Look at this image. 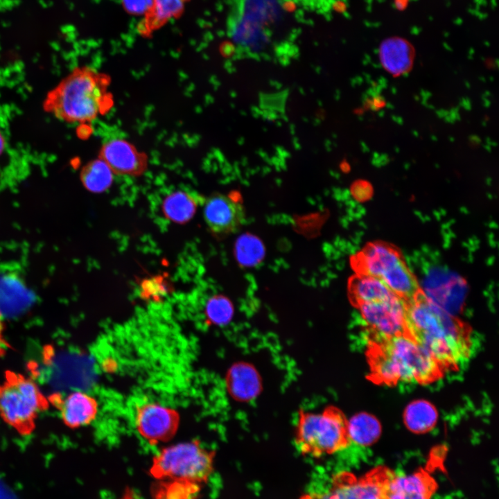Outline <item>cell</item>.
<instances>
[{
	"mask_svg": "<svg viewBox=\"0 0 499 499\" xmlns=\"http://www.w3.org/2000/svg\"><path fill=\"white\" fill-rule=\"evenodd\" d=\"M407 303L405 333L441 367H455L471 353L465 329L427 297L417 294Z\"/></svg>",
	"mask_w": 499,
	"mask_h": 499,
	"instance_id": "1",
	"label": "cell"
},
{
	"mask_svg": "<svg viewBox=\"0 0 499 499\" xmlns=\"http://www.w3.org/2000/svg\"><path fill=\"white\" fill-rule=\"evenodd\" d=\"M227 35L241 52L263 53L275 36L290 28L294 0H229Z\"/></svg>",
	"mask_w": 499,
	"mask_h": 499,
	"instance_id": "2",
	"label": "cell"
},
{
	"mask_svg": "<svg viewBox=\"0 0 499 499\" xmlns=\"http://www.w3.org/2000/svg\"><path fill=\"white\" fill-rule=\"evenodd\" d=\"M110 85L106 74L90 67H77L49 92L44 109L67 123H89L112 107Z\"/></svg>",
	"mask_w": 499,
	"mask_h": 499,
	"instance_id": "3",
	"label": "cell"
},
{
	"mask_svg": "<svg viewBox=\"0 0 499 499\" xmlns=\"http://www.w3.org/2000/svg\"><path fill=\"white\" fill-rule=\"evenodd\" d=\"M370 365L373 378L385 384L429 383L441 367L406 333L373 345Z\"/></svg>",
	"mask_w": 499,
	"mask_h": 499,
	"instance_id": "4",
	"label": "cell"
},
{
	"mask_svg": "<svg viewBox=\"0 0 499 499\" xmlns=\"http://www.w3.org/2000/svg\"><path fill=\"white\" fill-rule=\"evenodd\" d=\"M295 443L301 454L313 457L341 451L351 444L347 420L340 410L333 406L326 407L320 413L300 411Z\"/></svg>",
	"mask_w": 499,
	"mask_h": 499,
	"instance_id": "5",
	"label": "cell"
},
{
	"mask_svg": "<svg viewBox=\"0 0 499 499\" xmlns=\"http://www.w3.org/2000/svg\"><path fill=\"white\" fill-rule=\"evenodd\" d=\"M215 452L191 440L162 448L152 459L150 473L157 480L184 481L200 485L213 470Z\"/></svg>",
	"mask_w": 499,
	"mask_h": 499,
	"instance_id": "6",
	"label": "cell"
},
{
	"mask_svg": "<svg viewBox=\"0 0 499 499\" xmlns=\"http://www.w3.org/2000/svg\"><path fill=\"white\" fill-rule=\"evenodd\" d=\"M49 406L35 383L13 371H6L0 383V417L22 435L30 433L39 414Z\"/></svg>",
	"mask_w": 499,
	"mask_h": 499,
	"instance_id": "7",
	"label": "cell"
},
{
	"mask_svg": "<svg viewBox=\"0 0 499 499\" xmlns=\"http://www.w3.org/2000/svg\"><path fill=\"white\" fill-rule=\"evenodd\" d=\"M394 471L379 466L357 478L349 471H340L331 480L329 489L308 493L306 499H385V487Z\"/></svg>",
	"mask_w": 499,
	"mask_h": 499,
	"instance_id": "8",
	"label": "cell"
},
{
	"mask_svg": "<svg viewBox=\"0 0 499 499\" xmlns=\"http://www.w3.org/2000/svg\"><path fill=\"white\" fill-rule=\"evenodd\" d=\"M360 317L373 345L405 333L407 303L396 295L358 306Z\"/></svg>",
	"mask_w": 499,
	"mask_h": 499,
	"instance_id": "9",
	"label": "cell"
},
{
	"mask_svg": "<svg viewBox=\"0 0 499 499\" xmlns=\"http://www.w3.org/2000/svg\"><path fill=\"white\" fill-rule=\"evenodd\" d=\"M139 435L152 445L170 441L177 433L180 415L176 409L153 401L138 403L133 412Z\"/></svg>",
	"mask_w": 499,
	"mask_h": 499,
	"instance_id": "10",
	"label": "cell"
},
{
	"mask_svg": "<svg viewBox=\"0 0 499 499\" xmlns=\"http://www.w3.org/2000/svg\"><path fill=\"white\" fill-rule=\"evenodd\" d=\"M98 157L116 175L139 176L148 167L146 155L139 151L128 139L117 135L104 139Z\"/></svg>",
	"mask_w": 499,
	"mask_h": 499,
	"instance_id": "11",
	"label": "cell"
},
{
	"mask_svg": "<svg viewBox=\"0 0 499 499\" xmlns=\"http://www.w3.org/2000/svg\"><path fill=\"white\" fill-rule=\"evenodd\" d=\"M243 205L234 199L221 194L205 200L204 218L210 230L218 235L235 232L245 221Z\"/></svg>",
	"mask_w": 499,
	"mask_h": 499,
	"instance_id": "12",
	"label": "cell"
},
{
	"mask_svg": "<svg viewBox=\"0 0 499 499\" xmlns=\"http://www.w3.org/2000/svg\"><path fill=\"white\" fill-rule=\"evenodd\" d=\"M51 403L60 410L62 421L71 428L87 426L96 418L99 410L96 398L83 391H73L66 396L53 394Z\"/></svg>",
	"mask_w": 499,
	"mask_h": 499,
	"instance_id": "13",
	"label": "cell"
},
{
	"mask_svg": "<svg viewBox=\"0 0 499 499\" xmlns=\"http://www.w3.org/2000/svg\"><path fill=\"white\" fill-rule=\"evenodd\" d=\"M438 489L433 476L423 469L410 474L394 473L385 487V499H432Z\"/></svg>",
	"mask_w": 499,
	"mask_h": 499,
	"instance_id": "14",
	"label": "cell"
},
{
	"mask_svg": "<svg viewBox=\"0 0 499 499\" xmlns=\"http://www.w3.org/2000/svg\"><path fill=\"white\" fill-rule=\"evenodd\" d=\"M400 254L392 247L383 243L367 245L353 260L358 274L381 278L394 266L402 261Z\"/></svg>",
	"mask_w": 499,
	"mask_h": 499,
	"instance_id": "15",
	"label": "cell"
},
{
	"mask_svg": "<svg viewBox=\"0 0 499 499\" xmlns=\"http://www.w3.org/2000/svg\"><path fill=\"white\" fill-rule=\"evenodd\" d=\"M189 0H151L139 23V33L150 35L168 22L180 16Z\"/></svg>",
	"mask_w": 499,
	"mask_h": 499,
	"instance_id": "16",
	"label": "cell"
},
{
	"mask_svg": "<svg viewBox=\"0 0 499 499\" xmlns=\"http://www.w3.org/2000/svg\"><path fill=\"white\" fill-rule=\"evenodd\" d=\"M379 53L383 67L394 76L408 72L413 63V49L401 38L385 40L380 47Z\"/></svg>",
	"mask_w": 499,
	"mask_h": 499,
	"instance_id": "17",
	"label": "cell"
},
{
	"mask_svg": "<svg viewBox=\"0 0 499 499\" xmlns=\"http://www.w3.org/2000/svg\"><path fill=\"white\" fill-rule=\"evenodd\" d=\"M351 299L359 306L387 299L394 294L378 277L358 274L349 282Z\"/></svg>",
	"mask_w": 499,
	"mask_h": 499,
	"instance_id": "18",
	"label": "cell"
},
{
	"mask_svg": "<svg viewBox=\"0 0 499 499\" xmlns=\"http://www.w3.org/2000/svg\"><path fill=\"white\" fill-rule=\"evenodd\" d=\"M381 434V425L373 415L362 412L347 421V435L351 444L367 447L374 444Z\"/></svg>",
	"mask_w": 499,
	"mask_h": 499,
	"instance_id": "19",
	"label": "cell"
},
{
	"mask_svg": "<svg viewBox=\"0 0 499 499\" xmlns=\"http://www.w3.org/2000/svg\"><path fill=\"white\" fill-rule=\"evenodd\" d=\"M198 204L199 198L195 195L185 191H176L164 198L162 211L170 220L182 224L193 217Z\"/></svg>",
	"mask_w": 499,
	"mask_h": 499,
	"instance_id": "20",
	"label": "cell"
},
{
	"mask_svg": "<svg viewBox=\"0 0 499 499\" xmlns=\"http://www.w3.org/2000/svg\"><path fill=\"white\" fill-rule=\"evenodd\" d=\"M406 427L415 433L430 431L436 424L438 413L435 406L426 400L411 402L404 411Z\"/></svg>",
	"mask_w": 499,
	"mask_h": 499,
	"instance_id": "21",
	"label": "cell"
},
{
	"mask_svg": "<svg viewBox=\"0 0 499 499\" xmlns=\"http://www.w3.org/2000/svg\"><path fill=\"white\" fill-rule=\"evenodd\" d=\"M114 175L107 164L98 157L84 166L80 171V178L87 190L100 193L111 186Z\"/></svg>",
	"mask_w": 499,
	"mask_h": 499,
	"instance_id": "22",
	"label": "cell"
},
{
	"mask_svg": "<svg viewBox=\"0 0 499 499\" xmlns=\"http://www.w3.org/2000/svg\"><path fill=\"white\" fill-rule=\"evenodd\" d=\"M198 488V484L173 480L159 484L156 488L155 497L156 499H189Z\"/></svg>",
	"mask_w": 499,
	"mask_h": 499,
	"instance_id": "23",
	"label": "cell"
},
{
	"mask_svg": "<svg viewBox=\"0 0 499 499\" xmlns=\"http://www.w3.org/2000/svg\"><path fill=\"white\" fill-rule=\"evenodd\" d=\"M229 384L233 394L240 396H249L256 389V380L248 368L236 367L230 373Z\"/></svg>",
	"mask_w": 499,
	"mask_h": 499,
	"instance_id": "24",
	"label": "cell"
},
{
	"mask_svg": "<svg viewBox=\"0 0 499 499\" xmlns=\"http://www.w3.org/2000/svg\"><path fill=\"white\" fill-rule=\"evenodd\" d=\"M205 313L211 323L222 324L230 319L232 315V307L225 297L214 296L207 301Z\"/></svg>",
	"mask_w": 499,
	"mask_h": 499,
	"instance_id": "25",
	"label": "cell"
},
{
	"mask_svg": "<svg viewBox=\"0 0 499 499\" xmlns=\"http://www.w3.org/2000/svg\"><path fill=\"white\" fill-rule=\"evenodd\" d=\"M142 291L146 298L158 299L162 297L167 292V286L164 285L161 278H153L145 280L142 284Z\"/></svg>",
	"mask_w": 499,
	"mask_h": 499,
	"instance_id": "26",
	"label": "cell"
},
{
	"mask_svg": "<svg viewBox=\"0 0 499 499\" xmlns=\"http://www.w3.org/2000/svg\"><path fill=\"white\" fill-rule=\"evenodd\" d=\"M3 316L0 312V357L6 353L9 347L8 343L6 341L3 335Z\"/></svg>",
	"mask_w": 499,
	"mask_h": 499,
	"instance_id": "27",
	"label": "cell"
},
{
	"mask_svg": "<svg viewBox=\"0 0 499 499\" xmlns=\"http://www.w3.org/2000/svg\"><path fill=\"white\" fill-rule=\"evenodd\" d=\"M6 147V141L3 134L0 131V155L3 152Z\"/></svg>",
	"mask_w": 499,
	"mask_h": 499,
	"instance_id": "28",
	"label": "cell"
},
{
	"mask_svg": "<svg viewBox=\"0 0 499 499\" xmlns=\"http://www.w3.org/2000/svg\"><path fill=\"white\" fill-rule=\"evenodd\" d=\"M5 493H6L3 492L1 489H0V499H7V497L6 496Z\"/></svg>",
	"mask_w": 499,
	"mask_h": 499,
	"instance_id": "29",
	"label": "cell"
}]
</instances>
